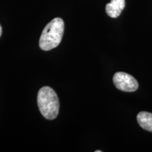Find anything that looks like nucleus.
Here are the masks:
<instances>
[{
	"label": "nucleus",
	"instance_id": "obj_1",
	"mask_svg": "<svg viewBox=\"0 0 152 152\" xmlns=\"http://www.w3.org/2000/svg\"><path fill=\"white\" fill-rule=\"evenodd\" d=\"M64 32V22L61 18H55L44 28L39 38V45L44 51L56 48L61 42Z\"/></svg>",
	"mask_w": 152,
	"mask_h": 152
},
{
	"label": "nucleus",
	"instance_id": "obj_2",
	"mask_svg": "<svg viewBox=\"0 0 152 152\" xmlns=\"http://www.w3.org/2000/svg\"><path fill=\"white\" fill-rule=\"evenodd\" d=\"M37 105L42 115L48 120L56 118L59 111V100L50 87H43L37 94Z\"/></svg>",
	"mask_w": 152,
	"mask_h": 152
},
{
	"label": "nucleus",
	"instance_id": "obj_3",
	"mask_svg": "<svg viewBox=\"0 0 152 152\" xmlns=\"http://www.w3.org/2000/svg\"><path fill=\"white\" fill-rule=\"evenodd\" d=\"M113 81L116 88L123 92H134L139 86L137 81L133 76L124 72H117L114 74Z\"/></svg>",
	"mask_w": 152,
	"mask_h": 152
},
{
	"label": "nucleus",
	"instance_id": "obj_4",
	"mask_svg": "<svg viewBox=\"0 0 152 152\" xmlns=\"http://www.w3.org/2000/svg\"><path fill=\"white\" fill-rule=\"evenodd\" d=\"M125 0H111L106 6V12L111 18H118L125 8Z\"/></svg>",
	"mask_w": 152,
	"mask_h": 152
},
{
	"label": "nucleus",
	"instance_id": "obj_5",
	"mask_svg": "<svg viewBox=\"0 0 152 152\" xmlns=\"http://www.w3.org/2000/svg\"><path fill=\"white\" fill-rule=\"evenodd\" d=\"M137 120L140 127L152 132V113L142 111L137 114Z\"/></svg>",
	"mask_w": 152,
	"mask_h": 152
},
{
	"label": "nucleus",
	"instance_id": "obj_6",
	"mask_svg": "<svg viewBox=\"0 0 152 152\" xmlns=\"http://www.w3.org/2000/svg\"><path fill=\"white\" fill-rule=\"evenodd\" d=\"M1 33H2V28H1V26H0V37H1Z\"/></svg>",
	"mask_w": 152,
	"mask_h": 152
},
{
	"label": "nucleus",
	"instance_id": "obj_7",
	"mask_svg": "<svg viewBox=\"0 0 152 152\" xmlns=\"http://www.w3.org/2000/svg\"><path fill=\"white\" fill-rule=\"evenodd\" d=\"M96 152H102V151H100V150H98V151H96Z\"/></svg>",
	"mask_w": 152,
	"mask_h": 152
}]
</instances>
